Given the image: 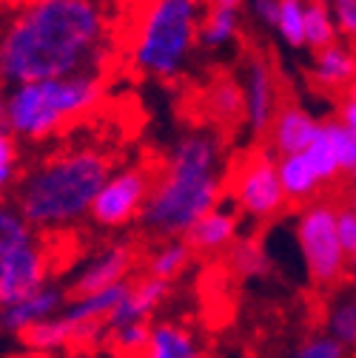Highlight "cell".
<instances>
[{
  "instance_id": "cell-1",
  "label": "cell",
  "mask_w": 356,
  "mask_h": 358,
  "mask_svg": "<svg viewBox=\"0 0 356 358\" xmlns=\"http://www.w3.org/2000/svg\"><path fill=\"white\" fill-rule=\"evenodd\" d=\"M109 0H20L0 23V88L97 74L111 55Z\"/></svg>"
},
{
  "instance_id": "cell-2",
  "label": "cell",
  "mask_w": 356,
  "mask_h": 358,
  "mask_svg": "<svg viewBox=\"0 0 356 358\" xmlns=\"http://www.w3.org/2000/svg\"><path fill=\"white\" fill-rule=\"evenodd\" d=\"M222 199V148L208 131L177 137L154 171V188L140 213L151 236L186 239L197 222L219 208Z\"/></svg>"
},
{
  "instance_id": "cell-3",
  "label": "cell",
  "mask_w": 356,
  "mask_h": 358,
  "mask_svg": "<svg viewBox=\"0 0 356 358\" xmlns=\"http://www.w3.org/2000/svg\"><path fill=\"white\" fill-rule=\"evenodd\" d=\"M111 176V157L97 145H71L23 171L15 205L34 231H60L92 216L95 199Z\"/></svg>"
},
{
  "instance_id": "cell-4",
  "label": "cell",
  "mask_w": 356,
  "mask_h": 358,
  "mask_svg": "<svg viewBox=\"0 0 356 358\" xmlns=\"http://www.w3.org/2000/svg\"><path fill=\"white\" fill-rule=\"evenodd\" d=\"M106 100L97 74H71L4 88V122L23 143H43L95 114Z\"/></svg>"
},
{
  "instance_id": "cell-5",
  "label": "cell",
  "mask_w": 356,
  "mask_h": 358,
  "mask_svg": "<svg viewBox=\"0 0 356 358\" xmlns=\"http://www.w3.org/2000/svg\"><path fill=\"white\" fill-rule=\"evenodd\" d=\"M203 15V0H143L128 40L131 69L154 80H177L197 49Z\"/></svg>"
},
{
  "instance_id": "cell-6",
  "label": "cell",
  "mask_w": 356,
  "mask_h": 358,
  "mask_svg": "<svg viewBox=\"0 0 356 358\" xmlns=\"http://www.w3.org/2000/svg\"><path fill=\"white\" fill-rule=\"evenodd\" d=\"M336 210L334 202L314 199L296 216V242L308 276L317 287H336L350 271V259L339 242Z\"/></svg>"
},
{
  "instance_id": "cell-7",
  "label": "cell",
  "mask_w": 356,
  "mask_h": 358,
  "mask_svg": "<svg viewBox=\"0 0 356 358\" xmlns=\"http://www.w3.org/2000/svg\"><path fill=\"white\" fill-rule=\"evenodd\" d=\"M277 159L280 157H274L268 148H262L254 151L245 162H240V168L231 173L234 202L251 219H274L288 202L280 182Z\"/></svg>"
},
{
  "instance_id": "cell-8",
  "label": "cell",
  "mask_w": 356,
  "mask_h": 358,
  "mask_svg": "<svg viewBox=\"0 0 356 358\" xmlns=\"http://www.w3.org/2000/svg\"><path fill=\"white\" fill-rule=\"evenodd\" d=\"M154 188V168L149 165H128L111 171L106 185L100 188L92 219L103 228H120L131 219H140Z\"/></svg>"
},
{
  "instance_id": "cell-9",
  "label": "cell",
  "mask_w": 356,
  "mask_h": 358,
  "mask_svg": "<svg viewBox=\"0 0 356 358\" xmlns=\"http://www.w3.org/2000/svg\"><path fill=\"white\" fill-rule=\"evenodd\" d=\"M242 103H245V122L251 128V134L262 137L268 134L277 114H280V85H277V74L271 69V63L251 55L242 71Z\"/></svg>"
},
{
  "instance_id": "cell-10",
  "label": "cell",
  "mask_w": 356,
  "mask_h": 358,
  "mask_svg": "<svg viewBox=\"0 0 356 358\" xmlns=\"http://www.w3.org/2000/svg\"><path fill=\"white\" fill-rule=\"evenodd\" d=\"M49 276V256L43 250L40 239L29 248H20L18 253L4 259V287H0V307L15 304L20 299L34 296L46 287Z\"/></svg>"
},
{
  "instance_id": "cell-11",
  "label": "cell",
  "mask_w": 356,
  "mask_h": 358,
  "mask_svg": "<svg viewBox=\"0 0 356 358\" xmlns=\"http://www.w3.org/2000/svg\"><path fill=\"white\" fill-rule=\"evenodd\" d=\"M322 120L314 117L308 108L302 106H282L271 131L265 134L268 137V151L274 157H294V154H305L310 145H314L317 134H320Z\"/></svg>"
},
{
  "instance_id": "cell-12",
  "label": "cell",
  "mask_w": 356,
  "mask_h": 358,
  "mask_svg": "<svg viewBox=\"0 0 356 358\" xmlns=\"http://www.w3.org/2000/svg\"><path fill=\"white\" fill-rule=\"evenodd\" d=\"M135 264V250L125 242L109 245L106 250H100L95 259H88L83 264V271L77 273V279L71 282V296H85V293H97L106 287H114L120 282H128V271Z\"/></svg>"
},
{
  "instance_id": "cell-13",
  "label": "cell",
  "mask_w": 356,
  "mask_h": 358,
  "mask_svg": "<svg viewBox=\"0 0 356 358\" xmlns=\"http://www.w3.org/2000/svg\"><path fill=\"white\" fill-rule=\"evenodd\" d=\"M60 307H63V290L46 285L29 299H20L15 304L0 307V330L23 336L34 324H43V322L55 319L60 313Z\"/></svg>"
},
{
  "instance_id": "cell-14",
  "label": "cell",
  "mask_w": 356,
  "mask_h": 358,
  "mask_svg": "<svg viewBox=\"0 0 356 358\" xmlns=\"http://www.w3.org/2000/svg\"><path fill=\"white\" fill-rule=\"evenodd\" d=\"M165 296H168V282H163V279L143 276L140 282H131L128 296L111 313L109 330H117V327H125V324H143L151 313L165 301Z\"/></svg>"
},
{
  "instance_id": "cell-15",
  "label": "cell",
  "mask_w": 356,
  "mask_h": 358,
  "mask_svg": "<svg viewBox=\"0 0 356 358\" xmlns=\"http://www.w3.org/2000/svg\"><path fill=\"white\" fill-rule=\"evenodd\" d=\"M237 231H240L237 210L214 208L211 213H205L197 225L186 234V242L197 253H217V250H226V248H231L237 242Z\"/></svg>"
},
{
  "instance_id": "cell-16",
  "label": "cell",
  "mask_w": 356,
  "mask_h": 358,
  "mask_svg": "<svg viewBox=\"0 0 356 358\" xmlns=\"http://www.w3.org/2000/svg\"><path fill=\"white\" fill-rule=\"evenodd\" d=\"M310 77H314L322 88H350L356 83V55L345 43H334V46L322 49L314 55L310 63Z\"/></svg>"
},
{
  "instance_id": "cell-17",
  "label": "cell",
  "mask_w": 356,
  "mask_h": 358,
  "mask_svg": "<svg viewBox=\"0 0 356 358\" xmlns=\"http://www.w3.org/2000/svg\"><path fill=\"white\" fill-rule=\"evenodd\" d=\"M277 171H280V182H282L288 202H314V196L322 188V179H320L317 168L310 165L308 154L280 157Z\"/></svg>"
},
{
  "instance_id": "cell-18",
  "label": "cell",
  "mask_w": 356,
  "mask_h": 358,
  "mask_svg": "<svg viewBox=\"0 0 356 358\" xmlns=\"http://www.w3.org/2000/svg\"><path fill=\"white\" fill-rule=\"evenodd\" d=\"M143 358H203V350L186 327L160 322L151 327V341Z\"/></svg>"
},
{
  "instance_id": "cell-19",
  "label": "cell",
  "mask_w": 356,
  "mask_h": 358,
  "mask_svg": "<svg viewBox=\"0 0 356 358\" xmlns=\"http://www.w3.org/2000/svg\"><path fill=\"white\" fill-rule=\"evenodd\" d=\"M240 37V12L234 9H214L205 6L200 34H197V46L205 52H222Z\"/></svg>"
},
{
  "instance_id": "cell-20",
  "label": "cell",
  "mask_w": 356,
  "mask_h": 358,
  "mask_svg": "<svg viewBox=\"0 0 356 358\" xmlns=\"http://www.w3.org/2000/svg\"><path fill=\"white\" fill-rule=\"evenodd\" d=\"M205 103H208V114L222 125H234L237 120H245L242 85L228 80V77H219L217 83H211Z\"/></svg>"
},
{
  "instance_id": "cell-21",
  "label": "cell",
  "mask_w": 356,
  "mask_h": 358,
  "mask_svg": "<svg viewBox=\"0 0 356 358\" xmlns=\"http://www.w3.org/2000/svg\"><path fill=\"white\" fill-rule=\"evenodd\" d=\"M34 242H37V234L26 222V216L18 210V205L0 202V262Z\"/></svg>"
},
{
  "instance_id": "cell-22",
  "label": "cell",
  "mask_w": 356,
  "mask_h": 358,
  "mask_svg": "<svg viewBox=\"0 0 356 358\" xmlns=\"http://www.w3.org/2000/svg\"><path fill=\"white\" fill-rule=\"evenodd\" d=\"M339 43V29L331 12L328 0H308V9H305V46L322 52L328 46Z\"/></svg>"
},
{
  "instance_id": "cell-23",
  "label": "cell",
  "mask_w": 356,
  "mask_h": 358,
  "mask_svg": "<svg viewBox=\"0 0 356 358\" xmlns=\"http://www.w3.org/2000/svg\"><path fill=\"white\" fill-rule=\"evenodd\" d=\"M191 248L186 239H165L151 256H149V276L154 279H163V282H174L177 276H180L189 262H191Z\"/></svg>"
},
{
  "instance_id": "cell-24",
  "label": "cell",
  "mask_w": 356,
  "mask_h": 358,
  "mask_svg": "<svg viewBox=\"0 0 356 358\" xmlns=\"http://www.w3.org/2000/svg\"><path fill=\"white\" fill-rule=\"evenodd\" d=\"M328 336L345 350H356V290L336 296L328 310Z\"/></svg>"
},
{
  "instance_id": "cell-25",
  "label": "cell",
  "mask_w": 356,
  "mask_h": 358,
  "mask_svg": "<svg viewBox=\"0 0 356 358\" xmlns=\"http://www.w3.org/2000/svg\"><path fill=\"white\" fill-rule=\"evenodd\" d=\"M20 338L32 350H60L66 344H77V330L57 313L55 319L43 322V324H34L32 330H26Z\"/></svg>"
},
{
  "instance_id": "cell-26",
  "label": "cell",
  "mask_w": 356,
  "mask_h": 358,
  "mask_svg": "<svg viewBox=\"0 0 356 358\" xmlns=\"http://www.w3.org/2000/svg\"><path fill=\"white\" fill-rule=\"evenodd\" d=\"M228 264L231 271L240 273V276H265L271 271V262H268V253L262 250L259 242L254 239H237L231 248H228Z\"/></svg>"
},
{
  "instance_id": "cell-27",
  "label": "cell",
  "mask_w": 356,
  "mask_h": 358,
  "mask_svg": "<svg viewBox=\"0 0 356 358\" xmlns=\"http://www.w3.org/2000/svg\"><path fill=\"white\" fill-rule=\"evenodd\" d=\"M305 154H308L310 165L317 168L322 185H325V182H334V179L342 173V165H339V157H336V145H334V137H331L325 120H322V125H320V134H317L314 145H310Z\"/></svg>"
},
{
  "instance_id": "cell-28",
  "label": "cell",
  "mask_w": 356,
  "mask_h": 358,
  "mask_svg": "<svg viewBox=\"0 0 356 358\" xmlns=\"http://www.w3.org/2000/svg\"><path fill=\"white\" fill-rule=\"evenodd\" d=\"M305 9L308 0H282L280 3L277 34L291 49H305Z\"/></svg>"
},
{
  "instance_id": "cell-29",
  "label": "cell",
  "mask_w": 356,
  "mask_h": 358,
  "mask_svg": "<svg viewBox=\"0 0 356 358\" xmlns=\"http://www.w3.org/2000/svg\"><path fill=\"white\" fill-rule=\"evenodd\" d=\"M151 341V327L143 324H125L111 330V347L123 355V358H143Z\"/></svg>"
},
{
  "instance_id": "cell-30",
  "label": "cell",
  "mask_w": 356,
  "mask_h": 358,
  "mask_svg": "<svg viewBox=\"0 0 356 358\" xmlns=\"http://www.w3.org/2000/svg\"><path fill=\"white\" fill-rule=\"evenodd\" d=\"M331 137H334V145H336V157H339V165H342V173H353L356 168V137L334 117V120H325Z\"/></svg>"
},
{
  "instance_id": "cell-31",
  "label": "cell",
  "mask_w": 356,
  "mask_h": 358,
  "mask_svg": "<svg viewBox=\"0 0 356 358\" xmlns=\"http://www.w3.org/2000/svg\"><path fill=\"white\" fill-rule=\"evenodd\" d=\"M288 358H348V350L331 338L328 333L325 336H310L305 344H299Z\"/></svg>"
},
{
  "instance_id": "cell-32",
  "label": "cell",
  "mask_w": 356,
  "mask_h": 358,
  "mask_svg": "<svg viewBox=\"0 0 356 358\" xmlns=\"http://www.w3.org/2000/svg\"><path fill=\"white\" fill-rule=\"evenodd\" d=\"M328 3H331V12H334L339 34L345 40L356 43V0H328Z\"/></svg>"
},
{
  "instance_id": "cell-33",
  "label": "cell",
  "mask_w": 356,
  "mask_h": 358,
  "mask_svg": "<svg viewBox=\"0 0 356 358\" xmlns=\"http://www.w3.org/2000/svg\"><path fill=\"white\" fill-rule=\"evenodd\" d=\"M336 228H339V242L348 253V259L356 256V210L353 208H339L336 210Z\"/></svg>"
},
{
  "instance_id": "cell-34",
  "label": "cell",
  "mask_w": 356,
  "mask_h": 358,
  "mask_svg": "<svg viewBox=\"0 0 356 358\" xmlns=\"http://www.w3.org/2000/svg\"><path fill=\"white\" fill-rule=\"evenodd\" d=\"M20 157H18V137L9 131L6 122H0V168H12L18 171Z\"/></svg>"
},
{
  "instance_id": "cell-35",
  "label": "cell",
  "mask_w": 356,
  "mask_h": 358,
  "mask_svg": "<svg viewBox=\"0 0 356 358\" xmlns=\"http://www.w3.org/2000/svg\"><path fill=\"white\" fill-rule=\"evenodd\" d=\"M280 3L282 0H248L251 15L268 29H277V17H280Z\"/></svg>"
},
{
  "instance_id": "cell-36",
  "label": "cell",
  "mask_w": 356,
  "mask_h": 358,
  "mask_svg": "<svg viewBox=\"0 0 356 358\" xmlns=\"http://www.w3.org/2000/svg\"><path fill=\"white\" fill-rule=\"evenodd\" d=\"M336 120L353 134L356 137V103L348 97V100H342V106H339V114H336Z\"/></svg>"
},
{
  "instance_id": "cell-37",
  "label": "cell",
  "mask_w": 356,
  "mask_h": 358,
  "mask_svg": "<svg viewBox=\"0 0 356 358\" xmlns=\"http://www.w3.org/2000/svg\"><path fill=\"white\" fill-rule=\"evenodd\" d=\"M18 171H12V168H0V202H4V196L9 194V191H15V182H18Z\"/></svg>"
},
{
  "instance_id": "cell-38",
  "label": "cell",
  "mask_w": 356,
  "mask_h": 358,
  "mask_svg": "<svg viewBox=\"0 0 356 358\" xmlns=\"http://www.w3.org/2000/svg\"><path fill=\"white\" fill-rule=\"evenodd\" d=\"M205 6H214V9H234V12H240L248 0H203Z\"/></svg>"
},
{
  "instance_id": "cell-39",
  "label": "cell",
  "mask_w": 356,
  "mask_h": 358,
  "mask_svg": "<svg viewBox=\"0 0 356 358\" xmlns=\"http://www.w3.org/2000/svg\"><path fill=\"white\" fill-rule=\"evenodd\" d=\"M348 208H353L356 210V185L350 188V194H348Z\"/></svg>"
},
{
  "instance_id": "cell-40",
  "label": "cell",
  "mask_w": 356,
  "mask_h": 358,
  "mask_svg": "<svg viewBox=\"0 0 356 358\" xmlns=\"http://www.w3.org/2000/svg\"><path fill=\"white\" fill-rule=\"evenodd\" d=\"M348 97H350V100H353V103H356V83H353V85H350V88H348Z\"/></svg>"
},
{
  "instance_id": "cell-41",
  "label": "cell",
  "mask_w": 356,
  "mask_h": 358,
  "mask_svg": "<svg viewBox=\"0 0 356 358\" xmlns=\"http://www.w3.org/2000/svg\"><path fill=\"white\" fill-rule=\"evenodd\" d=\"M0 122H4V88H0Z\"/></svg>"
},
{
  "instance_id": "cell-42",
  "label": "cell",
  "mask_w": 356,
  "mask_h": 358,
  "mask_svg": "<svg viewBox=\"0 0 356 358\" xmlns=\"http://www.w3.org/2000/svg\"><path fill=\"white\" fill-rule=\"evenodd\" d=\"M350 273H353V276H356V256H353V259H350Z\"/></svg>"
},
{
  "instance_id": "cell-43",
  "label": "cell",
  "mask_w": 356,
  "mask_h": 358,
  "mask_svg": "<svg viewBox=\"0 0 356 358\" xmlns=\"http://www.w3.org/2000/svg\"><path fill=\"white\" fill-rule=\"evenodd\" d=\"M0 287H4V262H0Z\"/></svg>"
},
{
  "instance_id": "cell-44",
  "label": "cell",
  "mask_w": 356,
  "mask_h": 358,
  "mask_svg": "<svg viewBox=\"0 0 356 358\" xmlns=\"http://www.w3.org/2000/svg\"><path fill=\"white\" fill-rule=\"evenodd\" d=\"M353 179H356V168H353Z\"/></svg>"
},
{
  "instance_id": "cell-45",
  "label": "cell",
  "mask_w": 356,
  "mask_h": 358,
  "mask_svg": "<svg viewBox=\"0 0 356 358\" xmlns=\"http://www.w3.org/2000/svg\"><path fill=\"white\" fill-rule=\"evenodd\" d=\"M353 358H356V350H353Z\"/></svg>"
}]
</instances>
